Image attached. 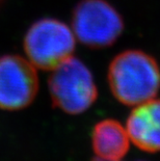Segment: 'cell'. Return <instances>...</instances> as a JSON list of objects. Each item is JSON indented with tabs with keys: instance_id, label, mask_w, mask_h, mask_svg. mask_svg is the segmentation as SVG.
<instances>
[{
	"instance_id": "obj_7",
	"label": "cell",
	"mask_w": 160,
	"mask_h": 161,
	"mask_svg": "<svg viewBox=\"0 0 160 161\" xmlns=\"http://www.w3.org/2000/svg\"><path fill=\"white\" fill-rule=\"evenodd\" d=\"M129 136L120 123L105 119L95 126L93 148L97 157L110 161H120L129 150Z\"/></svg>"
},
{
	"instance_id": "obj_2",
	"label": "cell",
	"mask_w": 160,
	"mask_h": 161,
	"mask_svg": "<svg viewBox=\"0 0 160 161\" xmlns=\"http://www.w3.org/2000/svg\"><path fill=\"white\" fill-rule=\"evenodd\" d=\"M48 87L55 107L80 114L95 103L98 91L90 69L73 55L51 70Z\"/></svg>"
},
{
	"instance_id": "obj_8",
	"label": "cell",
	"mask_w": 160,
	"mask_h": 161,
	"mask_svg": "<svg viewBox=\"0 0 160 161\" xmlns=\"http://www.w3.org/2000/svg\"><path fill=\"white\" fill-rule=\"evenodd\" d=\"M94 161H110V160H106V159H102L100 157H97V158H95Z\"/></svg>"
},
{
	"instance_id": "obj_3",
	"label": "cell",
	"mask_w": 160,
	"mask_h": 161,
	"mask_svg": "<svg viewBox=\"0 0 160 161\" xmlns=\"http://www.w3.org/2000/svg\"><path fill=\"white\" fill-rule=\"evenodd\" d=\"M76 37L66 23L44 18L29 27L24 37V51L36 69L51 71L73 55Z\"/></svg>"
},
{
	"instance_id": "obj_1",
	"label": "cell",
	"mask_w": 160,
	"mask_h": 161,
	"mask_svg": "<svg viewBox=\"0 0 160 161\" xmlns=\"http://www.w3.org/2000/svg\"><path fill=\"white\" fill-rule=\"evenodd\" d=\"M108 83L118 101L127 106H137L158 94L160 68L155 58L144 51L126 50L111 60Z\"/></svg>"
},
{
	"instance_id": "obj_6",
	"label": "cell",
	"mask_w": 160,
	"mask_h": 161,
	"mask_svg": "<svg viewBox=\"0 0 160 161\" xmlns=\"http://www.w3.org/2000/svg\"><path fill=\"white\" fill-rule=\"evenodd\" d=\"M126 131L137 148L147 152L160 151V100L152 99L135 106Z\"/></svg>"
},
{
	"instance_id": "obj_4",
	"label": "cell",
	"mask_w": 160,
	"mask_h": 161,
	"mask_svg": "<svg viewBox=\"0 0 160 161\" xmlns=\"http://www.w3.org/2000/svg\"><path fill=\"white\" fill-rule=\"evenodd\" d=\"M72 31L82 45L101 49L117 42L124 31V21L106 0H81L73 11Z\"/></svg>"
},
{
	"instance_id": "obj_5",
	"label": "cell",
	"mask_w": 160,
	"mask_h": 161,
	"mask_svg": "<svg viewBox=\"0 0 160 161\" xmlns=\"http://www.w3.org/2000/svg\"><path fill=\"white\" fill-rule=\"evenodd\" d=\"M39 91L36 68L19 55L0 56V108L20 110L32 103Z\"/></svg>"
}]
</instances>
